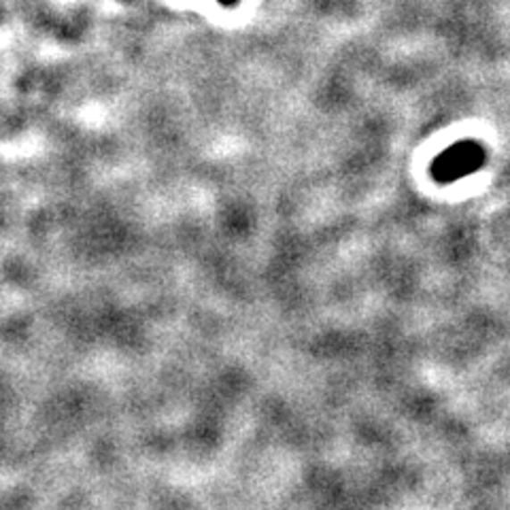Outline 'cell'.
I'll list each match as a JSON object with an SVG mask.
<instances>
[{"label":"cell","instance_id":"cell-1","mask_svg":"<svg viewBox=\"0 0 510 510\" xmlns=\"http://www.w3.org/2000/svg\"><path fill=\"white\" fill-rule=\"evenodd\" d=\"M220 3H222V4H228V7H230V4H237L238 0H220Z\"/></svg>","mask_w":510,"mask_h":510}]
</instances>
